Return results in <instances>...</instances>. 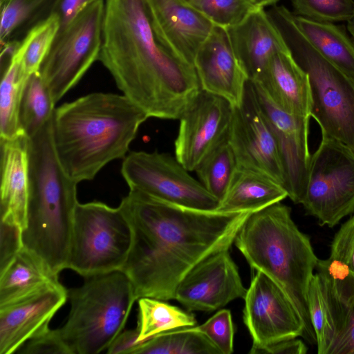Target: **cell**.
<instances>
[{
  "instance_id": "1",
  "label": "cell",
  "mask_w": 354,
  "mask_h": 354,
  "mask_svg": "<svg viewBox=\"0 0 354 354\" xmlns=\"http://www.w3.org/2000/svg\"><path fill=\"white\" fill-rule=\"evenodd\" d=\"M119 206L131 230L122 270L138 299L164 301L174 299L178 285L198 263L230 249L251 214L190 208L136 189H129Z\"/></svg>"
},
{
  "instance_id": "2",
  "label": "cell",
  "mask_w": 354,
  "mask_h": 354,
  "mask_svg": "<svg viewBox=\"0 0 354 354\" xmlns=\"http://www.w3.org/2000/svg\"><path fill=\"white\" fill-rule=\"evenodd\" d=\"M98 60L149 118L178 120L201 90L194 66L156 36L145 0H105Z\"/></svg>"
},
{
  "instance_id": "3",
  "label": "cell",
  "mask_w": 354,
  "mask_h": 354,
  "mask_svg": "<svg viewBox=\"0 0 354 354\" xmlns=\"http://www.w3.org/2000/svg\"><path fill=\"white\" fill-rule=\"evenodd\" d=\"M149 116L124 95L92 93L55 108L53 142L65 174L91 180L110 162L124 159Z\"/></svg>"
},
{
  "instance_id": "4",
  "label": "cell",
  "mask_w": 354,
  "mask_h": 354,
  "mask_svg": "<svg viewBox=\"0 0 354 354\" xmlns=\"http://www.w3.org/2000/svg\"><path fill=\"white\" fill-rule=\"evenodd\" d=\"M30 193L24 247L59 275L67 269L77 185L63 171L53 142V117L28 138Z\"/></svg>"
},
{
  "instance_id": "5",
  "label": "cell",
  "mask_w": 354,
  "mask_h": 354,
  "mask_svg": "<svg viewBox=\"0 0 354 354\" xmlns=\"http://www.w3.org/2000/svg\"><path fill=\"white\" fill-rule=\"evenodd\" d=\"M234 245L250 267L271 278L285 292L302 319L305 337L316 343L308 308V292L318 258L309 238L281 202L251 213Z\"/></svg>"
},
{
  "instance_id": "6",
  "label": "cell",
  "mask_w": 354,
  "mask_h": 354,
  "mask_svg": "<svg viewBox=\"0 0 354 354\" xmlns=\"http://www.w3.org/2000/svg\"><path fill=\"white\" fill-rule=\"evenodd\" d=\"M84 278L82 285L68 290L70 311L58 330L71 354H97L124 330L138 299L122 270Z\"/></svg>"
},
{
  "instance_id": "7",
  "label": "cell",
  "mask_w": 354,
  "mask_h": 354,
  "mask_svg": "<svg viewBox=\"0 0 354 354\" xmlns=\"http://www.w3.org/2000/svg\"><path fill=\"white\" fill-rule=\"evenodd\" d=\"M280 30L293 57L307 73L310 84V116L322 135L354 151V78L324 58L296 26L293 13L283 6L268 12Z\"/></svg>"
},
{
  "instance_id": "8",
  "label": "cell",
  "mask_w": 354,
  "mask_h": 354,
  "mask_svg": "<svg viewBox=\"0 0 354 354\" xmlns=\"http://www.w3.org/2000/svg\"><path fill=\"white\" fill-rule=\"evenodd\" d=\"M131 244L130 225L120 206L78 203L67 269L84 277L122 270Z\"/></svg>"
},
{
  "instance_id": "9",
  "label": "cell",
  "mask_w": 354,
  "mask_h": 354,
  "mask_svg": "<svg viewBox=\"0 0 354 354\" xmlns=\"http://www.w3.org/2000/svg\"><path fill=\"white\" fill-rule=\"evenodd\" d=\"M104 15V1L96 0L59 28L39 71L55 104L98 60Z\"/></svg>"
},
{
  "instance_id": "10",
  "label": "cell",
  "mask_w": 354,
  "mask_h": 354,
  "mask_svg": "<svg viewBox=\"0 0 354 354\" xmlns=\"http://www.w3.org/2000/svg\"><path fill=\"white\" fill-rule=\"evenodd\" d=\"M301 204L321 225H336L354 212V151L322 135L311 154Z\"/></svg>"
},
{
  "instance_id": "11",
  "label": "cell",
  "mask_w": 354,
  "mask_h": 354,
  "mask_svg": "<svg viewBox=\"0 0 354 354\" xmlns=\"http://www.w3.org/2000/svg\"><path fill=\"white\" fill-rule=\"evenodd\" d=\"M169 153L132 151L123 159L121 174L129 189L202 210L214 211L220 201Z\"/></svg>"
},
{
  "instance_id": "12",
  "label": "cell",
  "mask_w": 354,
  "mask_h": 354,
  "mask_svg": "<svg viewBox=\"0 0 354 354\" xmlns=\"http://www.w3.org/2000/svg\"><path fill=\"white\" fill-rule=\"evenodd\" d=\"M243 319L252 339L250 353L306 335L302 319L281 287L256 271L243 299Z\"/></svg>"
},
{
  "instance_id": "13",
  "label": "cell",
  "mask_w": 354,
  "mask_h": 354,
  "mask_svg": "<svg viewBox=\"0 0 354 354\" xmlns=\"http://www.w3.org/2000/svg\"><path fill=\"white\" fill-rule=\"evenodd\" d=\"M227 140L238 166L263 173L284 187L277 143L250 80L241 104L234 107Z\"/></svg>"
},
{
  "instance_id": "14",
  "label": "cell",
  "mask_w": 354,
  "mask_h": 354,
  "mask_svg": "<svg viewBox=\"0 0 354 354\" xmlns=\"http://www.w3.org/2000/svg\"><path fill=\"white\" fill-rule=\"evenodd\" d=\"M234 106L225 98L203 90L180 115L175 156L189 171L228 138Z\"/></svg>"
},
{
  "instance_id": "15",
  "label": "cell",
  "mask_w": 354,
  "mask_h": 354,
  "mask_svg": "<svg viewBox=\"0 0 354 354\" xmlns=\"http://www.w3.org/2000/svg\"><path fill=\"white\" fill-rule=\"evenodd\" d=\"M246 292L228 249L213 253L194 266L178 285L174 299L189 311L212 312L244 299Z\"/></svg>"
},
{
  "instance_id": "16",
  "label": "cell",
  "mask_w": 354,
  "mask_h": 354,
  "mask_svg": "<svg viewBox=\"0 0 354 354\" xmlns=\"http://www.w3.org/2000/svg\"><path fill=\"white\" fill-rule=\"evenodd\" d=\"M326 319L324 345L319 354H354V272L328 257L316 268Z\"/></svg>"
},
{
  "instance_id": "17",
  "label": "cell",
  "mask_w": 354,
  "mask_h": 354,
  "mask_svg": "<svg viewBox=\"0 0 354 354\" xmlns=\"http://www.w3.org/2000/svg\"><path fill=\"white\" fill-rule=\"evenodd\" d=\"M252 84L277 143L288 197L295 203L301 204L311 158L308 140L310 118L286 112L277 106L259 86Z\"/></svg>"
},
{
  "instance_id": "18",
  "label": "cell",
  "mask_w": 354,
  "mask_h": 354,
  "mask_svg": "<svg viewBox=\"0 0 354 354\" xmlns=\"http://www.w3.org/2000/svg\"><path fill=\"white\" fill-rule=\"evenodd\" d=\"M67 299L68 290L57 281L0 307V354L17 353L27 341L49 328Z\"/></svg>"
},
{
  "instance_id": "19",
  "label": "cell",
  "mask_w": 354,
  "mask_h": 354,
  "mask_svg": "<svg viewBox=\"0 0 354 354\" xmlns=\"http://www.w3.org/2000/svg\"><path fill=\"white\" fill-rule=\"evenodd\" d=\"M194 66L201 90L225 98L234 107L241 104L250 80L227 30L214 26L197 52Z\"/></svg>"
},
{
  "instance_id": "20",
  "label": "cell",
  "mask_w": 354,
  "mask_h": 354,
  "mask_svg": "<svg viewBox=\"0 0 354 354\" xmlns=\"http://www.w3.org/2000/svg\"><path fill=\"white\" fill-rule=\"evenodd\" d=\"M153 30L160 41L194 66L197 52L214 26L185 0H145Z\"/></svg>"
},
{
  "instance_id": "21",
  "label": "cell",
  "mask_w": 354,
  "mask_h": 354,
  "mask_svg": "<svg viewBox=\"0 0 354 354\" xmlns=\"http://www.w3.org/2000/svg\"><path fill=\"white\" fill-rule=\"evenodd\" d=\"M28 140L22 133L0 141V221L15 224L23 230L30 193Z\"/></svg>"
},
{
  "instance_id": "22",
  "label": "cell",
  "mask_w": 354,
  "mask_h": 354,
  "mask_svg": "<svg viewBox=\"0 0 354 354\" xmlns=\"http://www.w3.org/2000/svg\"><path fill=\"white\" fill-rule=\"evenodd\" d=\"M250 81L259 86L282 110L310 118L308 77L289 48L274 53L257 77Z\"/></svg>"
},
{
  "instance_id": "23",
  "label": "cell",
  "mask_w": 354,
  "mask_h": 354,
  "mask_svg": "<svg viewBox=\"0 0 354 354\" xmlns=\"http://www.w3.org/2000/svg\"><path fill=\"white\" fill-rule=\"evenodd\" d=\"M227 30L250 80L257 77L274 53L289 48L265 8H257L240 24Z\"/></svg>"
},
{
  "instance_id": "24",
  "label": "cell",
  "mask_w": 354,
  "mask_h": 354,
  "mask_svg": "<svg viewBox=\"0 0 354 354\" xmlns=\"http://www.w3.org/2000/svg\"><path fill=\"white\" fill-rule=\"evenodd\" d=\"M286 197L285 187L269 176L237 165L216 211L253 213Z\"/></svg>"
},
{
  "instance_id": "25",
  "label": "cell",
  "mask_w": 354,
  "mask_h": 354,
  "mask_svg": "<svg viewBox=\"0 0 354 354\" xmlns=\"http://www.w3.org/2000/svg\"><path fill=\"white\" fill-rule=\"evenodd\" d=\"M59 281L47 265L24 247L0 272V307L30 296Z\"/></svg>"
},
{
  "instance_id": "26",
  "label": "cell",
  "mask_w": 354,
  "mask_h": 354,
  "mask_svg": "<svg viewBox=\"0 0 354 354\" xmlns=\"http://www.w3.org/2000/svg\"><path fill=\"white\" fill-rule=\"evenodd\" d=\"M293 19L302 35L324 58L354 78V41L340 26L294 13Z\"/></svg>"
},
{
  "instance_id": "27",
  "label": "cell",
  "mask_w": 354,
  "mask_h": 354,
  "mask_svg": "<svg viewBox=\"0 0 354 354\" xmlns=\"http://www.w3.org/2000/svg\"><path fill=\"white\" fill-rule=\"evenodd\" d=\"M23 48L20 41L14 53L3 59L0 84V138L11 139L22 133L19 114L23 91L28 76L21 64Z\"/></svg>"
},
{
  "instance_id": "28",
  "label": "cell",
  "mask_w": 354,
  "mask_h": 354,
  "mask_svg": "<svg viewBox=\"0 0 354 354\" xmlns=\"http://www.w3.org/2000/svg\"><path fill=\"white\" fill-rule=\"evenodd\" d=\"M59 0H1V45L18 41L52 14Z\"/></svg>"
},
{
  "instance_id": "29",
  "label": "cell",
  "mask_w": 354,
  "mask_h": 354,
  "mask_svg": "<svg viewBox=\"0 0 354 354\" xmlns=\"http://www.w3.org/2000/svg\"><path fill=\"white\" fill-rule=\"evenodd\" d=\"M136 328L140 340H147L158 334L173 329L196 326L193 314L171 306L164 300L141 297L138 299Z\"/></svg>"
},
{
  "instance_id": "30",
  "label": "cell",
  "mask_w": 354,
  "mask_h": 354,
  "mask_svg": "<svg viewBox=\"0 0 354 354\" xmlns=\"http://www.w3.org/2000/svg\"><path fill=\"white\" fill-rule=\"evenodd\" d=\"M55 105L39 72L30 75L24 86L19 108L21 131L28 138L37 133L52 118Z\"/></svg>"
},
{
  "instance_id": "31",
  "label": "cell",
  "mask_w": 354,
  "mask_h": 354,
  "mask_svg": "<svg viewBox=\"0 0 354 354\" xmlns=\"http://www.w3.org/2000/svg\"><path fill=\"white\" fill-rule=\"evenodd\" d=\"M134 354H220L208 337L194 326L166 331L145 341Z\"/></svg>"
},
{
  "instance_id": "32",
  "label": "cell",
  "mask_w": 354,
  "mask_h": 354,
  "mask_svg": "<svg viewBox=\"0 0 354 354\" xmlns=\"http://www.w3.org/2000/svg\"><path fill=\"white\" fill-rule=\"evenodd\" d=\"M236 167L234 153L227 138L205 157L194 171L205 189L221 201Z\"/></svg>"
},
{
  "instance_id": "33",
  "label": "cell",
  "mask_w": 354,
  "mask_h": 354,
  "mask_svg": "<svg viewBox=\"0 0 354 354\" xmlns=\"http://www.w3.org/2000/svg\"><path fill=\"white\" fill-rule=\"evenodd\" d=\"M59 27V19L53 13L34 26L20 40L23 48L21 64L28 77L39 71Z\"/></svg>"
},
{
  "instance_id": "34",
  "label": "cell",
  "mask_w": 354,
  "mask_h": 354,
  "mask_svg": "<svg viewBox=\"0 0 354 354\" xmlns=\"http://www.w3.org/2000/svg\"><path fill=\"white\" fill-rule=\"evenodd\" d=\"M192 6L214 26L225 30L238 26L259 8L251 0H196Z\"/></svg>"
},
{
  "instance_id": "35",
  "label": "cell",
  "mask_w": 354,
  "mask_h": 354,
  "mask_svg": "<svg viewBox=\"0 0 354 354\" xmlns=\"http://www.w3.org/2000/svg\"><path fill=\"white\" fill-rule=\"evenodd\" d=\"M297 15L320 22L348 21L354 14V0H291Z\"/></svg>"
},
{
  "instance_id": "36",
  "label": "cell",
  "mask_w": 354,
  "mask_h": 354,
  "mask_svg": "<svg viewBox=\"0 0 354 354\" xmlns=\"http://www.w3.org/2000/svg\"><path fill=\"white\" fill-rule=\"evenodd\" d=\"M195 327L208 337L220 354L233 352L234 331L230 310H221L203 324Z\"/></svg>"
},
{
  "instance_id": "37",
  "label": "cell",
  "mask_w": 354,
  "mask_h": 354,
  "mask_svg": "<svg viewBox=\"0 0 354 354\" xmlns=\"http://www.w3.org/2000/svg\"><path fill=\"white\" fill-rule=\"evenodd\" d=\"M308 308L314 330L317 353L322 348L326 332V319L320 282L317 274H313L308 292Z\"/></svg>"
},
{
  "instance_id": "38",
  "label": "cell",
  "mask_w": 354,
  "mask_h": 354,
  "mask_svg": "<svg viewBox=\"0 0 354 354\" xmlns=\"http://www.w3.org/2000/svg\"><path fill=\"white\" fill-rule=\"evenodd\" d=\"M21 354H71L58 328H48L38 333L17 352Z\"/></svg>"
},
{
  "instance_id": "39",
  "label": "cell",
  "mask_w": 354,
  "mask_h": 354,
  "mask_svg": "<svg viewBox=\"0 0 354 354\" xmlns=\"http://www.w3.org/2000/svg\"><path fill=\"white\" fill-rule=\"evenodd\" d=\"M329 257L341 262L354 272V214L341 225L335 234Z\"/></svg>"
},
{
  "instance_id": "40",
  "label": "cell",
  "mask_w": 354,
  "mask_h": 354,
  "mask_svg": "<svg viewBox=\"0 0 354 354\" xmlns=\"http://www.w3.org/2000/svg\"><path fill=\"white\" fill-rule=\"evenodd\" d=\"M23 230L15 224L1 221L0 272L24 247Z\"/></svg>"
},
{
  "instance_id": "41",
  "label": "cell",
  "mask_w": 354,
  "mask_h": 354,
  "mask_svg": "<svg viewBox=\"0 0 354 354\" xmlns=\"http://www.w3.org/2000/svg\"><path fill=\"white\" fill-rule=\"evenodd\" d=\"M146 340H140L137 328L122 330L110 344L108 354H134L136 349Z\"/></svg>"
},
{
  "instance_id": "42",
  "label": "cell",
  "mask_w": 354,
  "mask_h": 354,
  "mask_svg": "<svg viewBox=\"0 0 354 354\" xmlns=\"http://www.w3.org/2000/svg\"><path fill=\"white\" fill-rule=\"evenodd\" d=\"M96 0H59L54 11L60 22V27L67 25L86 6Z\"/></svg>"
},
{
  "instance_id": "43",
  "label": "cell",
  "mask_w": 354,
  "mask_h": 354,
  "mask_svg": "<svg viewBox=\"0 0 354 354\" xmlns=\"http://www.w3.org/2000/svg\"><path fill=\"white\" fill-rule=\"evenodd\" d=\"M306 345L297 338L281 341L260 348L254 354H305Z\"/></svg>"
},
{
  "instance_id": "44",
  "label": "cell",
  "mask_w": 354,
  "mask_h": 354,
  "mask_svg": "<svg viewBox=\"0 0 354 354\" xmlns=\"http://www.w3.org/2000/svg\"><path fill=\"white\" fill-rule=\"evenodd\" d=\"M258 8H265L267 6H274L279 0H251Z\"/></svg>"
},
{
  "instance_id": "45",
  "label": "cell",
  "mask_w": 354,
  "mask_h": 354,
  "mask_svg": "<svg viewBox=\"0 0 354 354\" xmlns=\"http://www.w3.org/2000/svg\"><path fill=\"white\" fill-rule=\"evenodd\" d=\"M348 30L352 36L353 41H354V14L351 18L347 21Z\"/></svg>"
},
{
  "instance_id": "46",
  "label": "cell",
  "mask_w": 354,
  "mask_h": 354,
  "mask_svg": "<svg viewBox=\"0 0 354 354\" xmlns=\"http://www.w3.org/2000/svg\"><path fill=\"white\" fill-rule=\"evenodd\" d=\"M187 3H190L191 5L196 1V0H185Z\"/></svg>"
}]
</instances>
